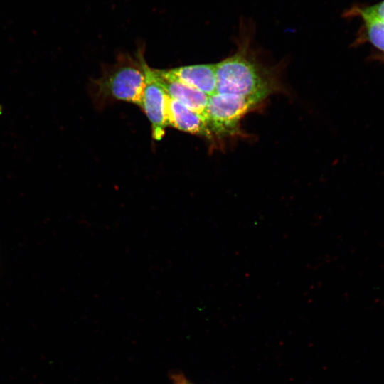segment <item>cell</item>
I'll return each instance as SVG.
<instances>
[{
	"instance_id": "cell-8",
	"label": "cell",
	"mask_w": 384,
	"mask_h": 384,
	"mask_svg": "<svg viewBox=\"0 0 384 384\" xmlns=\"http://www.w3.org/2000/svg\"><path fill=\"white\" fill-rule=\"evenodd\" d=\"M363 19L370 43L384 52V21L374 16L358 14Z\"/></svg>"
},
{
	"instance_id": "cell-11",
	"label": "cell",
	"mask_w": 384,
	"mask_h": 384,
	"mask_svg": "<svg viewBox=\"0 0 384 384\" xmlns=\"http://www.w3.org/2000/svg\"><path fill=\"white\" fill-rule=\"evenodd\" d=\"M188 384H191V383H188Z\"/></svg>"
},
{
	"instance_id": "cell-7",
	"label": "cell",
	"mask_w": 384,
	"mask_h": 384,
	"mask_svg": "<svg viewBox=\"0 0 384 384\" xmlns=\"http://www.w3.org/2000/svg\"><path fill=\"white\" fill-rule=\"evenodd\" d=\"M168 125L192 134L203 136L208 139L213 135L204 118L178 101L167 95Z\"/></svg>"
},
{
	"instance_id": "cell-6",
	"label": "cell",
	"mask_w": 384,
	"mask_h": 384,
	"mask_svg": "<svg viewBox=\"0 0 384 384\" xmlns=\"http://www.w3.org/2000/svg\"><path fill=\"white\" fill-rule=\"evenodd\" d=\"M215 68V64H201L161 71L164 75L193 87L210 97L216 93Z\"/></svg>"
},
{
	"instance_id": "cell-3",
	"label": "cell",
	"mask_w": 384,
	"mask_h": 384,
	"mask_svg": "<svg viewBox=\"0 0 384 384\" xmlns=\"http://www.w3.org/2000/svg\"><path fill=\"white\" fill-rule=\"evenodd\" d=\"M259 102L251 97L216 92L208 98L204 119L213 136L238 135L242 118Z\"/></svg>"
},
{
	"instance_id": "cell-5",
	"label": "cell",
	"mask_w": 384,
	"mask_h": 384,
	"mask_svg": "<svg viewBox=\"0 0 384 384\" xmlns=\"http://www.w3.org/2000/svg\"><path fill=\"white\" fill-rule=\"evenodd\" d=\"M152 70L156 81L168 96L204 118L208 95L185 83L164 75L161 70Z\"/></svg>"
},
{
	"instance_id": "cell-9",
	"label": "cell",
	"mask_w": 384,
	"mask_h": 384,
	"mask_svg": "<svg viewBox=\"0 0 384 384\" xmlns=\"http://www.w3.org/2000/svg\"><path fill=\"white\" fill-rule=\"evenodd\" d=\"M357 14H366L376 16L384 21V0L371 6L356 9Z\"/></svg>"
},
{
	"instance_id": "cell-2",
	"label": "cell",
	"mask_w": 384,
	"mask_h": 384,
	"mask_svg": "<svg viewBox=\"0 0 384 384\" xmlns=\"http://www.w3.org/2000/svg\"><path fill=\"white\" fill-rule=\"evenodd\" d=\"M146 63L141 50L134 57L120 55L116 63L92 82V95L97 103L121 100L141 107Z\"/></svg>"
},
{
	"instance_id": "cell-10",
	"label": "cell",
	"mask_w": 384,
	"mask_h": 384,
	"mask_svg": "<svg viewBox=\"0 0 384 384\" xmlns=\"http://www.w3.org/2000/svg\"><path fill=\"white\" fill-rule=\"evenodd\" d=\"M174 384H188V381L182 375H174L172 377Z\"/></svg>"
},
{
	"instance_id": "cell-1",
	"label": "cell",
	"mask_w": 384,
	"mask_h": 384,
	"mask_svg": "<svg viewBox=\"0 0 384 384\" xmlns=\"http://www.w3.org/2000/svg\"><path fill=\"white\" fill-rule=\"evenodd\" d=\"M255 27L250 19L240 18L237 50L215 63L217 93L251 97L261 102L279 90L274 75L257 60L251 49Z\"/></svg>"
},
{
	"instance_id": "cell-4",
	"label": "cell",
	"mask_w": 384,
	"mask_h": 384,
	"mask_svg": "<svg viewBox=\"0 0 384 384\" xmlns=\"http://www.w3.org/2000/svg\"><path fill=\"white\" fill-rule=\"evenodd\" d=\"M145 85L141 107L151 124L153 137L160 140L165 134L167 122V94L156 81L152 68L144 66Z\"/></svg>"
}]
</instances>
